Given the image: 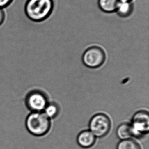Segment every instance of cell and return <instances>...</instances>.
I'll return each mask as SVG.
<instances>
[{
    "instance_id": "1",
    "label": "cell",
    "mask_w": 149,
    "mask_h": 149,
    "mask_svg": "<svg viewBox=\"0 0 149 149\" xmlns=\"http://www.w3.org/2000/svg\"><path fill=\"white\" fill-rule=\"evenodd\" d=\"M53 7L52 0H28L25 12L30 20L35 22H41L50 16Z\"/></svg>"
},
{
    "instance_id": "2",
    "label": "cell",
    "mask_w": 149,
    "mask_h": 149,
    "mask_svg": "<svg viewBox=\"0 0 149 149\" xmlns=\"http://www.w3.org/2000/svg\"><path fill=\"white\" fill-rule=\"evenodd\" d=\"M25 126L31 134L41 137L46 135L50 130L51 121L43 111L31 112L26 117Z\"/></svg>"
},
{
    "instance_id": "3",
    "label": "cell",
    "mask_w": 149,
    "mask_h": 149,
    "mask_svg": "<svg viewBox=\"0 0 149 149\" xmlns=\"http://www.w3.org/2000/svg\"><path fill=\"white\" fill-rule=\"evenodd\" d=\"M111 119L103 113L94 115L89 121V130L96 138H102L107 136L111 130Z\"/></svg>"
},
{
    "instance_id": "4",
    "label": "cell",
    "mask_w": 149,
    "mask_h": 149,
    "mask_svg": "<svg viewBox=\"0 0 149 149\" xmlns=\"http://www.w3.org/2000/svg\"><path fill=\"white\" fill-rule=\"evenodd\" d=\"M131 125L133 137L141 139L148 134L149 131V114L146 111H139L134 114L131 119Z\"/></svg>"
},
{
    "instance_id": "5",
    "label": "cell",
    "mask_w": 149,
    "mask_h": 149,
    "mask_svg": "<svg viewBox=\"0 0 149 149\" xmlns=\"http://www.w3.org/2000/svg\"><path fill=\"white\" fill-rule=\"evenodd\" d=\"M105 58V53L103 49L94 46L85 50L82 56V60L86 66L90 68H96L104 64Z\"/></svg>"
},
{
    "instance_id": "6",
    "label": "cell",
    "mask_w": 149,
    "mask_h": 149,
    "mask_svg": "<svg viewBox=\"0 0 149 149\" xmlns=\"http://www.w3.org/2000/svg\"><path fill=\"white\" fill-rule=\"evenodd\" d=\"M25 102L31 112H40L45 110L49 101L45 93L39 90H33L26 95Z\"/></svg>"
},
{
    "instance_id": "7",
    "label": "cell",
    "mask_w": 149,
    "mask_h": 149,
    "mask_svg": "<svg viewBox=\"0 0 149 149\" xmlns=\"http://www.w3.org/2000/svg\"><path fill=\"white\" fill-rule=\"evenodd\" d=\"M77 141L80 147L88 149L94 145L96 141V137L90 130H84L79 133Z\"/></svg>"
},
{
    "instance_id": "8",
    "label": "cell",
    "mask_w": 149,
    "mask_h": 149,
    "mask_svg": "<svg viewBox=\"0 0 149 149\" xmlns=\"http://www.w3.org/2000/svg\"><path fill=\"white\" fill-rule=\"evenodd\" d=\"M116 134L120 140L133 137V131L130 124L127 122L121 123L117 127Z\"/></svg>"
},
{
    "instance_id": "9",
    "label": "cell",
    "mask_w": 149,
    "mask_h": 149,
    "mask_svg": "<svg viewBox=\"0 0 149 149\" xmlns=\"http://www.w3.org/2000/svg\"><path fill=\"white\" fill-rule=\"evenodd\" d=\"M133 9V4L131 2L120 1L116 11L122 17H127L131 15Z\"/></svg>"
},
{
    "instance_id": "10",
    "label": "cell",
    "mask_w": 149,
    "mask_h": 149,
    "mask_svg": "<svg viewBox=\"0 0 149 149\" xmlns=\"http://www.w3.org/2000/svg\"><path fill=\"white\" fill-rule=\"evenodd\" d=\"M119 2V0H98V5L103 12L112 13L117 10Z\"/></svg>"
},
{
    "instance_id": "11",
    "label": "cell",
    "mask_w": 149,
    "mask_h": 149,
    "mask_svg": "<svg viewBox=\"0 0 149 149\" xmlns=\"http://www.w3.org/2000/svg\"><path fill=\"white\" fill-rule=\"evenodd\" d=\"M116 149H142L137 141L132 139L120 140L117 145Z\"/></svg>"
},
{
    "instance_id": "12",
    "label": "cell",
    "mask_w": 149,
    "mask_h": 149,
    "mask_svg": "<svg viewBox=\"0 0 149 149\" xmlns=\"http://www.w3.org/2000/svg\"><path fill=\"white\" fill-rule=\"evenodd\" d=\"M43 113L50 120L54 119L60 113V108L56 103H49L43 111Z\"/></svg>"
},
{
    "instance_id": "13",
    "label": "cell",
    "mask_w": 149,
    "mask_h": 149,
    "mask_svg": "<svg viewBox=\"0 0 149 149\" xmlns=\"http://www.w3.org/2000/svg\"><path fill=\"white\" fill-rule=\"evenodd\" d=\"M12 0H0V8H5L10 4Z\"/></svg>"
},
{
    "instance_id": "14",
    "label": "cell",
    "mask_w": 149,
    "mask_h": 149,
    "mask_svg": "<svg viewBox=\"0 0 149 149\" xmlns=\"http://www.w3.org/2000/svg\"><path fill=\"white\" fill-rule=\"evenodd\" d=\"M4 19H5V13H4V10L2 8H0V26L3 24Z\"/></svg>"
},
{
    "instance_id": "15",
    "label": "cell",
    "mask_w": 149,
    "mask_h": 149,
    "mask_svg": "<svg viewBox=\"0 0 149 149\" xmlns=\"http://www.w3.org/2000/svg\"><path fill=\"white\" fill-rule=\"evenodd\" d=\"M120 1H128V2H131L132 0H119Z\"/></svg>"
}]
</instances>
